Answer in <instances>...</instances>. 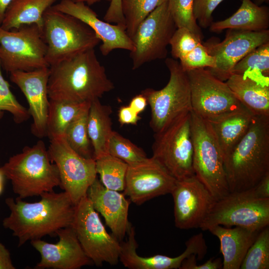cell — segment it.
Here are the masks:
<instances>
[{"mask_svg": "<svg viewBox=\"0 0 269 269\" xmlns=\"http://www.w3.org/2000/svg\"><path fill=\"white\" fill-rule=\"evenodd\" d=\"M255 195L259 198H269V173L266 175L253 188Z\"/></svg>", "mask_w": 269, "mask_h": 269, "instance_id": "cell-44", "label": "cell"}, {"mask_svg": "<svg viewBox=\"0 0 269 269\" xmlns=\"http://www.w3.org/2000/svg\"><path fill=\"white\" fill-rule=\"evenodd\" d=\"M170 73L168 82L162 89L147 88L141 92L151 110L150 127L154 134L160 133L177 120L192 111L189 79L176 59L167 58Z\"/></svg>", "mask_w": 269, "mask_h": 269, "instance_id": "cell-6", "label": "cell"}, {"mask_svg": "<svg viewBox=\"0 0 269 269\" xmlns=\"http://www.w3.org/2000/svg\"><path fill=\"white\" fill-rule=\"evenodd\" d=\"M5 177L0 169V195L2 193L4 187V179Z\"/></svg>", "mask_w": 269, "mask_h": 269, "instance_id": "cell-49", "label": "cell"}, {"mask_svg": "<svg viewBox=\"0 0 269 269\" xmlns=\"http://www.w3.org/2000/svg\"><path fill=\"white\" fill-rule=\"evenodd\" d=\"M0 61V120L6 111L12 116L15 123H22L30 116L28 109L21 105L12 94L8 82L2 75Z\"/></svg>", "mask_w": 269, "mask_h": 269, "instance_id": "cell-36", "label": "cell"}, {"mask_svg": "<svg viewBox=\"0 0 269 269\" xmlns=\"http://www.w3.org/2000/svg\"><path fill=\"white\" fill-rule=\"evenodd\" d=\"M254 115L243 106L217 119L208 122L224 158L248 131Z\"/></svg>", "mask_w": 269, "mask_h": 269, "instance_id": "cell-23", "label": "cell"}, {"mask_svg": "<svg viewBox=\"0 0 269 269\" xmlns=\"http://www.w3.org/2000/svg\"><path fill=\"white\" fill-rule=\"evenodd\" d=\"M118 119L122 125H136L141 118L129 106H124L119 109Z\"/></svg>", "mask_w": 269, "mask_h": 269, "instance_id": "cell-43", "label": "cell"}, {"mask_svg": "<svg viewBox=\"0 0 269 269\" xmlns=\"http://www.w3.org/2000/svg\"><path fill=\"white\" fill-rule=\"evenodd\" d=\"M0 169L11 181L13 192L22 199L53 191L60 184L57 167L41 140L10 157Z\"/></svg>", "mask_w": 269, "mask_h": 269, "instance_id": "cell-4", "label": "cell"}, {"mask_svg": "<svg viewBox=\"0 0 269 269\" xmlns=\"http://www.w3.org/2000/svg\"><path fill=\"white\" fill-rule=\"evenodd\" d=\"M191 112L154 135L152 157L176 180L195 175Z\"/></svg>", "mask_w": 269, "mask_h": 269, "instance_id": "cell-10", "label": "cell"}, {"mask_svg": "<svg viewBox=\"0 0 269 269\" xmlns=\"http://www.w3.org/2000/svg\"><path fill=\"white\" fill-rule=\"evenodd\" d=\"M10 254L6 247L0 242V269H14Z\"/></svg>", "mask_w": 269, "mask_h": 269, "instance_id": "cell-45", "label": "cell"}, {"mask_svg": "<svg viewBox=\"0 0 269 269\" xmlns=\"http://www.w3.org/2000/svg\"><path fill=\"white\" fill-rule=\"evenodd\" d=\"M72 227L85 254L96 266L118 263L120 242L107 232L87 196L76 205Z\"/></svg>", "mask_w": 269, "mask_h": 269, "instance_id": "cell-11", "label": "cell"}, {"mask_svg": "<svg viewBox=\"0 0 269 269\" xmlns=\"http://www.w3.org/2000/svg\"><path fill=\"white\" fill-rule=\"evenodd\" d=\"M177 28L165 0L140 23L132 38L134 47L130 52L133 69L165 58L167 47Z\"/></svg>", "mask_w": 269, "mask_h": 269, "instance_id": "cell-12", "label": "cell"}, {"mask_svg": "<svg viewBox=\"0 0 269 269\" xmlns=\"http://www.w3.org/2000/svg\"><path fill=\"white\" fill-rule=\"evenodd\" d=\"M269 27V7L258 5L251 0H242L236 12L224 20L213 22L210 30L213 32L226 29L260 31L267 30Z\"/></svg>", "mask_w": 269, "mask_h": 269, "instance_id": "cell-25", "label": "cell"}, {"mask_svg": "<svg viewBox=\"0 0 269 269\" xmlns=\"http://www.w3.org/2000/svg\"><path fill=\"white\" fill-rule=\"evenodd\" d=\"M168 9L177 28L186 27L203 38L193 14V0H167Z\"/></svg>", "mask_w": 269, "mask_h": 269, "instance_id": "cell-37", "label": "cell"}, {"mask_svg": "<svg viewBox=\"0 0 269 269\" xmlns=\"http://www.w3.org/2000/svg\"><path fill=\"white\" fill-rule=\"evenodd\" d=\"M91 102H86L67 127L64 137L76 152L87 158H94L88 132V117Z\"/></svg>", "mask_w": 269, "mask_h": 269, "instance_id": "cell-31", "label": "cell"}, {"mask_svg": "<svg viewBox=\"0 0 269 269\" xmlns=\"http://www.w3.org/2000/svg\"><path fill=\"white\" fill-rule=\"evenodd\" d=\"M268 42L269 29L251 31L229 29L223 41L218 42L211 38L203 44L216 59L215 67L207 69L225 82L237 62L257 47Z\"/></svg>", "mask_w": 269, "mask_h": 269, "instance_id": "cell-15", "label": "cell"}, {"mask_svg": "<svg viewBox=\"0 0 269 269\" xmlns=\"http://www.w3.org/2000/svg\"><path fill=\"white\" fill-rule=\"evenodd\" d=\"M49 73V67L9 73L11 82L20 89L27 100L28 111L33 120L31 132L38 138L46 136L49 104L47 89Z\"/></svg>", "mask_w": 269, "mask_h": 269, "instance_id": "cell-18", "label": "cell"}, {"mask_svg": "<svg viewBox=\"0 0 269 269\" xmlns=\"http://www.w3.org/2000/svg\"><path fill=\"white\" fill-rule=\"evenodd\" d=\"M241 269H269V226L259 232L240 267Z\"/></svg>", "mask_w": 269, "mask_h": 269, "instance_id": "cell-34", "label": "cell"}, {"mask_svg": "<svg viewBox=\"0 0 269 269\" xmlns=\"http://www.w3.org/2000/svg\"><path fill=\"white\" fill-rule=\"evenodd\" d=\"M165 0H122L125 31L132 39L140 23Z\"/></svg>", "mask_w": 269, "mask_h": 269, "instance_id": "cell-33", "label": "cell"}, {"mask_svg": "<svg viewBox=\"0 0 269 269\" xmlns=\"http://www.w3.org/2000/svg\"><path fill=\"white\" fill-rule=\"evenodd\" d=\"M147 104L146 98L140 93L133 98L129 106L139 114L144 110Z\"/></svg>", "mask_w": 269, "mask_h": 269, "instance_id": "cell-46", "label": "cell"}, {"mask_svg": "<svg viewBox=\"0 0 269 269\" xmlns=\"http://www.w3.org/2000/svg\"><path fill=\"white\" fill-rule=\"evenodd\" d=\"M95 160L97 173L102 184L109 189L124 191L128 164L109 154Z\"/></svg>", "mask_w": 269, "mask_h": 269, "instance_id": "cell-32", "label": "cell"}, {"mask_svg": "<svg viewBox=\"0 0 269 269\" xmlns=\"http://www.w3.org/2000/svg\"><path fill=\"white\" fill-rule=\"evenodd\" d=\"M103 18L105 21L118 25L125 30V19L122 10V0H111Z\"/></svg>", "mask_w": 269, "mask_h": 269, "instance_id": "cell-41", "label": "cell"}, {"mask_svg": "<svg viewBox=\"0 0 269 269\" xmlns=\"http://www.w3.org/2000/svg\"><path fill=\"white\" fill-rule=\"evenodd\" d=\"M202 39L186 27L177 28L169 42L173 58L180 60L202 42Z\"/></svg>", "mask_w": 269, "mask_h": 269, "instance_id": "cell-38", "label": "cell"}, {"mask_svg": "<svg viewBox=\"0 0 269 269\" xmlns=\"http://www.w3.org/2000/svg\"><path fill=\"white\" fill-rule=\"evenodd\" d=\"M47 46L42 30L35 24L10 30L0 25V61L1 68L10 73L49 67Z\"/></svg>", "mask_w": 269, "mask_h": 269, "instance_id": "cell-9", "label": "cell"}, {"mask_svg": "<svg viewBox=\"0 0 269 269\" xmlns=\"http://www.w3.org/2000/svg\"><path fill=\"white\" fill-rule=\"evenodd\" d=\"M186 72L190 87L192 112L197 116L209 122L243 106L226 82L207 69Z\"/></svg>", "mask_w": 269, "mask_h": 269, "instance_id": "cell-13", "label": "cell"}, {"mask_svg": "<svg viewBox=\"0 0 269 269\" xmlns=\"http://www.w3.org/2000/svg\"><path fill=\"white\" fill-rule=\"evenodd\" d=\"M195 175L215 200L230 193L222 153L209 123L191 112Z\"/></svg>", "mask_w": 269, "mask_h": 269, "instance_id": "cell-7", "label": "cell"}, {"mask_svg": "<svg viewBox=\"0 0 269 269\" xmlns=\"http://www.w3.org/2000/svg\"><path fill=\"white\" fill-rule=\"evenodd\" d=\"M127 240L120 243L119 261L130 269H179L183 259L181 255L170 257L162 255L141 257L137 254L134 228L130 226Z\"/></svg>", "mask_w": 269, "mask_h": 269, "instance_id": "cell-27", "label": "cell"}, {"mask_svg": "<svg viewBox=\"0 0 269 269\" xmlns=\"http://www.w3.org/2000/svg\"><path fill=\"white\" fill-rule=\"evenodd\" d=\"M226 83L253 115L269 117V85L235 74H231Z\"/></svg>", "mask_w": 269, "mask_h": 269, "instance_id": "cell-24", "label": "cell"}, {"mask_svg": "<svg viewBox=\"0 0 269 269\" xmlns=\"http://www.w3.org/2000/svg\"><path fill=\"white\" fill-rule=\"evenodd\" d=\"M52 7L76 17L88 25L102 42L100 50L103 55L107 56L117 49L130 52L134 50L132 40L123 28L100 19L97 13L85 3L60 0Z\"/></svg>", "mask_w": 269, "mask_h": 269, "instance_id": "cell-20", "label": "cell"}, {"mask_svg": "<svg viewBox=\"0 0 269 269\" xmlns=\"http://www.w3.org/2000/svg\"><path fill=\"white\" fill-rule=\"evenodd\" d=\"M108 153L128 165L140 162L147 158L143 149L115 131L113 132L110 139Z\"/></svg>", "mask_w": 269, "mask_h": 269, "instance_id": "cell-35", "label": "cell"}, {"mask_svg": "<svg viewBox=\"0 0 269 269\" xmlns=\"http://www.w3.org/2000/svg\"><path fill=\"white\" fill-rule=\"evenodd\" d=\"M74 2H83L86 4L87 5L90 6L96 4L97 3L100 2L102 0H106L110 1L111 0H70Z\"/></svg>", "mask_w": 269, "mask_h": 269, "instance_id": "cell-48", "label": "cell"}, {"mask_svg": "<svg viewBox=\"0 0 269 269\" xmlns=\"http://www.w3.org/2000/svg\"><path fill=\"white\" fill-rule=\"evenodd\" d=\"M208 230L220 241L223 269H240L247 251L260 232L241 227L221 225L212 226Z\"/></svg>", "mask_w": 269, "mask_h": 269, "instance_id": "cell-22", "label": "cell"}, {"mask_svg": "<svg viewBox=\"0 0 269 269\" xmlns=\"http://www.w3.org/2000/svg\"><path fill=\"white\" fill-rule=\"evenodd\" d=\"M42 34L49 67L81 52L95 49L101 42L86 24L52 6L44 13Z\"/></svg>", "mask_w": 269, "mask_h": 269, "instance_id": "cell-5", "label": "cell"}, {"mask_svg": "<svg viewBox=\"0 0 269 269\" xmlns=\"http://www.w3.org/2000/svg\"><path fill=\"white\" fill-rule=\"evenodd\" d=\"M51 161L58 169L60 187L76 205L87 196L97 177L95 160L85 158L72 149L64 136L50 139L47 149Z\"/></svg>", "mask_w": 269, "mask_h": 269, "instance_id": "cell-14", "label": "cell"}, {"mask_svg": "<svg viewBox=\"0 0 269 269\" xmlns=\"http://www.w3.org/2000/svg\"><path fill=\"white\" fill-rule=\"evenodd\" d=\"M179 60L185 72L196 69L213 68L216 65L215 58L208 53L202 42Z\"/></svg>", "mask_w": 269, "mask_h": 269, "instance_id": "cell-39", "label": "cell"}, {"mask_svg": "<svg viewBox=\"0 0 269 269\" xmlns=\"http://www.w3.org/2000/svg\"><path fill=\"white\" fill-rule=\"evenodd\" d=\"M170 194L174 202L175 225L180 229L200 228L215 200L195 175L176 180Z\"/></svg>", "mask_w": 269, "mask_h": 269, "instance_id": "cell-16", "label": "cell"}, {"mask_svg": "<svg viewBox=\"0 0 269 269\" xmlns=\"http://www.w3.org/2000/svg\"><path fill=\"white\" fill-rule=\"evenodd\" d=\"M40 196L33 203L18 197L5 200L10 213L2 225L18 238V247L47 235L55 237L59 230L72 225L76 205L67 192H45Z\"/></svg>", "mask_w": 269, "mask_h": 269, "instance_id": "cell-1", "label": "cell"}, {"mask_svg": "<svg viewBox=\"0 0 269 269\" xmlns=\"http://www.w3.org/2000/svg\"><path fill=\"white\" fill-rule=\"evenodd\" d=\"M57 0H12L4 13L0 27L7 30L35 24L42 30L43 15Z\"/></svg>", "mask_w": 269, "mask_h": 269, "instance_id": "cell-26", "label": "cell"}, {"mask_svg": "<svg viewBox=\"0 0 269 269\" xmlns=\"http://www.w3.org/2000/svg\"><path fill=\"white\" fill-rule=\"evenodd\" d=\"M269 225V198H257L251 188L230 192L215 200L200 228L206 231L221 225L260 231Z\"/></svg>", "mask_w": 269, "mask_h": 269, "instance_id": "cell-8", "label": "cell"}, {"mask_svg": "<svg viewBox=\"0 0 269 269\" xmlns=\"http://www.w3.org/2000/svg\"><path fill=\"white\" fill-rule=\"evenodd\" d=\"M198 259L196 255H192L185 259L182 263L180 269H222L223 263L219 258L210 259L204 264L197 265L196 260Z\"/></svg>", "mask_w": 269, "mask_h": 269, "instance_id": "cell-42", "label": "cell"}, {"mask_svg": "<svg viewBox=\"0 0 269 269\" xmlns=\"http://www.w3.org/2000/svg\"><path fill=\"white\" fill-rule=\"evenodd\" d=\"M176 179L153 157L128 165L124 194L139 205L154 197L170 193Z\"/></svg>", "mask_w": 269, "mask_h": 269, "instance_id": "cell-17", "label": "cell"}, {"mask_svg": "<svg viewBox=\"0 0 269 269\" xmlns=\"http://www.w3.org/2000/svg\"><path fill=\"white\" fill-rule=\"evenodd\" d=\"M87 196L95 210L104 217L112 234L122 241L131 226L128 220L130 200L124 194L105 187L97 177L89 187Z\"/></svg>", "mask_w": 269, "mask_h": 269, "instance_id": "cell-21", "label": "cell"}, {"mask_svg": "<svg viewBox=\"0 0 269 269\" xmlns=\"http://www.w3.org/2000/svg\"><path fill=\"white\" fill-rule=\"evenodd\" d=\"M111 113V107L102 104L99 99L91 102L87 127L94 159L109 154V143L113 132Z\"/></svg>", "mask_w": 269, "mask_h": 269, "instance_id": "cell-28", "label": "cell"}, {"mask_svg": "<svg viewBox=\"0 0 269 269\" xmlns=\"http://www.w3.org/2000/svg\"><path fill=\"white\" fill-rule=\"evenodd\" d=\"M56 236L59 241L56 244L41 239L30 241L41 256L35 269H79L93 263L84 252L72 226L59 230Z\"/></svg>", "mask_w": 269, "mask_h": 269, "instance_id": "cell-19", "label": "cell"}, {"mask_svg": "<svg viewBox=\"0 0 269 269\" xmlns=\"http://www.w3.org/2000/svg\"><path fill=\"white\" fill-rule=\"evenodd\" d=\"M223 160L230 192L251 189L269 173V117L254 116L245 135Z\"/></svg>", "mask_w": 269, "mask_h": 269, "instance_id": "cell-3", "label": "cell"}, {"mask_svg": "<svg viewBox=\"0 0 269 269\" xmlns=\"http://www.w3.org/2000/svg\"><path fill=\"white\" fill-rule=\"evenodd\" d=\"M249 77L269 85V42L252 50L233 67L232 74Z\"/></svg>", "mask_w": 269, "mask_h": 269, "instance_id": "cell-29", "label": "cell"}, {"mask_svg": "<svg viewBox=\"0 0 269 269\" xmlns=\"http://www.w3.org/2000/svg\"><path fill=\"white\" fill-rule=\"evenodd\" d=\"M86 103H78L49 100L46 123V136H48L49 139L64 136L67 127Z\"/></svg>", "mask_w": 269, "mask_h": 269, "instance_id": "cell-30", "label": "cell"}, {"mask_svg": "<svg viewBox=\"0 0 269 269\" xmlns=\"http://www.w3.org/2000/svg\"><path fill=\"white\" fill-rule=\"evenodd\" d=\"M12 0H0V25L3 19L5 12Z\"/></svg>", "mask_w": 269, "mask_h": 269, "instance_id": "cell-47", "label": "cell"}, {"mask_svg": "<svg viewBox=\"0 0 269 269\" xmlns=\"http://www.w3.org/2000/svg\"><path fill=\"white\" fill-rule=\"evenodd\" d=\"M269 0H255L254 3L258 5H260L264 2L269 3Z\"/></svg>", "mask_w": 269, "mask_h": 269, "instance_id": "cell-50", "label": "cell"}, {"mask_svg": "<svg viewBox=\"0 0 269 269\" xmlns=\"http://www.w3.org/2000/svg\"><path fill=\"white\" fill-rule=\"evenodd\" d=\"M224 0H193L194 16L200 27H210L213 22L212 13Z\"/></svg>", "mask_w": 269, "mask_h": 269, "instance_id": "cell-40", "label": "cell"}, {"mask_svg": "<svg viewBox=\"0 0 269 269\" xmlns=\"http://www.w3.org/2000/svg\"><path fill=\"white\" fill-rule=\"evenodd\" d=\"M49 69L47 89L50 100L91 102L115 88L95 49L79 53Z\"/></svg>", "mask_w": 269, "mask_h": 269, "instance_id": "cell-2", "label": "cell"}]
</instances>
